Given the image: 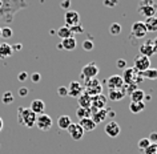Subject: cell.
<instances>
[{"mask_svg":"<svg viewBox=\"0 0 157 154\" xmlns=\"http://www.w3.org/2000/svg\"><path fill=\"white\" fill-rule=\"evenodd\" d=\"M71 124H72V121H71V117L69 116H65V114H63V116L59 117L57 125H59V128H60L61 130H67Z\"/></svg>","mask_w":157,"mask_h":154,"instance_id":"obj_26","label":"cell"},{"mask_svg":"<svg viewBox=\"0 0 157 154\" xmlns=\"http://www.w3.org/2000/svg\"><path fill=\"white\" fill-rule=\"evenodd\" d=\"M13 49L12 45L8 44V43H2L0 44V58H8L12 56Z\"/></svg>","mask_w":157,"mask_h":154,"instance_id":"obj_21","label":"cell"},{"mask_svg":"<svg viewBox=\"0 0 157 154\" xmlns=\"http://www.w3.org/2000/svg\"><path fill=\"white\" fill-rule=\"evenodd\" d=\"M84 92L88 94V96H97V94H101V90H103V86H101V82L97 80V78H91V80H85L84 81Z\"/></svg>","mask_w":157,"mask_h":154,"instance_id":"obj_4","label":"cell"},{"mask_svg":"<svg viewBox=\"0 0 157 154\" xmlns=\"http://www.w3.org/2000/svg\"><path fill=\"white\" fill-rule=\"evenodd\" d=\"M107 101H108L107 96H104L103 93L97 94V96H93L91 98V106L95 109H104L107 106Z\"/></svg>","mask_w":157,"mask_h":154,"instance_id":"obj_14","label":"cell"},{"mask_svg":"<svg viewBox=\"0 0 157 154\" xmlns=\"http://www.w3.org/2000/svg\"><path fill=\"white\" fill-rule=\"evenodd\" d=\"M3 126H4V122H3V118L0 117V132L3 130Z\"/></svg>","mask_w":157,"mask_h":154,"instance_id":"obj_50","label":"cell"},{"mask_svg":"<svg viewBox=\"0 0 157 154\" xmlns=\"http://www.w3.org/2000/svg\"><path fill=\"white\" fill-rule=\"evenodd\" d=\"M31 80H32V82H39L41 80V74L37 73V72L32 73V74H31Z\"/></svg>","mask_w":157,"mask_h":154,"instance_id":"obj_41","label":"cell"},{"mask_svg":"<svg viewBox=\"0 0 157 154\" xmlns=\"http://www.w3.org/2000/svg\"><path fill=\"white\" fill-rule=\"evenodd\" d=\"M137 86L139 85H136V84H124L123 85V90H124L125 96H129L132 92H135V90L137 89Z\"/></svg>","mask_w":157,"mask_h":154,"instance_id":"obj_33","label":"cell"},{"mask_svg":"<svg viewBox=\"0 0 157 154\" xmlns=\"http://www.w3.org/2000/svg\"><path fill=\"white\" fill-rule=\"evenodd\" d=\"M91 98H92L91 96H88L85 92H83L77 97L78 106H80V108H91Z\"/></svg>","mask_w":157,"mask_h":154,"instance_id":"obj_23","label":"cell"},{"mask_svg":"<svg viewBox=\"0 0 157 154\" xmlns=\"http://www.w3.org/2000/svg\"><path fill=\"white\" fill-rule=\"evenodd\" d=\"M148 140L151 141V144H156L157 142V133H155V132L151 133L149 134V137H148Z\"/></svg>","mask_w":157,"mask_h":154,"instance_id":"obj_45","label":"cell"},{"mask_svg":"<svg viewBox=\"0 0 157 154\" xmlns=\"http://www.w3.org/2000/svg\"><path fill=\"white\" fill-rule=\"evenodd\" d=\"M148 31L145 28V24L144 21H136L132 24V28H131V37L133 39H143L147 36Z\"/></svg>","mask_w":157,"mask_h":154,"instance_id":"obj_7","label":"cell"},{"mask_svg":"<svg viewBox=\"0 0 157 154\" xmlns=\"http://www.w3.org/2000/svg\"><path fill=\"white\" fill-rule=\"evenodd\" d=\"M116 64H117V68L119 69H125V66H127V61L121 58V60H117Z\"/></svg>","mask_w":157,"mask_h":154,"instance_id":"obj_44","label":"cell"},{"mask_svg":"<svg viewBox=\"0 0 157 154\" xmlns=\"http://www.w3.org/2000/svg\"><path fill=\"white\" fill-rule=\"evenodd\" d=\"M131 97V102H144V98H145V92L137 88L135 92H132L129 94Z\"/></svg>","mask_w":157,"mask_h":154,"instance_id":"obj_24","label":"cell"},{"mask_svg":"<svg viewBox=\"0 0 157 154\" xmlns=\"http://www.w3.org/2000/svg\"><path fill=\"white\" fill-rule=\"evenodd\" d=\"M35 125H36L37 129L41 130V132H48V130L52 128L53 121H52V118H51L49 114L43 113V114H39L36 117V124Z\"/></svg>","mask_w":157,"mask_h":154,"instance_id":"obj_6","label":"cell"},{"mask_svg":"<svg viewBox=\"0 0 157 154\" xmlns=\"http://www.w3.org/2000/svg\"><path fill=\"white\" fill-rule=\"evenodd\" d=\"M67 89H68V96H71V97H76V98L84 92L83 85H81L78 81H71V82H69V85L67 86Z\"/></svg>","mask_w":157,"mask_h":154,"instance_id":"obj_12","label":"cell"},{"mask_svg":"<svg viewBox=\"0 0 157 154\" xmlns=\"http://www.w3.org/2000/svg\"><path fill=\"white\" fill-rule=\"evenodd\" d=\"M156 154H157V152H156Z\"/></svg>","mask_w":157,"mask_h":154,"instance_id":"obj_54","label":"cell"},{"mask_svg":"<svg viewBox=\"0 0 157 154\" xmlns=\"http://www.w3.org/2000/svg\"><path fill=\"white\" fill-rule=\"evenodd\" d=\"M57 94L60 97H67L68 96V89H67V86H60V88L57 89Z\"/></svg>","mask_w":157,"mask_h":154,"instance_id":"obj_40","label":"cell"},{"mask_svg":"<svg viewBox=\"0 0 157 154\" xmlns=\"http://www.w3.org/2000/svg\"><path fill=\"white\" fill-rule=\"evenodd\" d=\"M124 97H125V93L123 88H120V89H109L107 98H109L111 101H121Z\"/></svg>","mask_w":157,"mask_h":154,"instance_id":"obj_20","label":"cell"},{"mask_svg":"<svg viewBox=\"0 0 157 154\" xmlns=\"http://www.w3.org/2000/svg\"><path fill=\"white\" fill-rule=\"evenodd\" d=\"M67 132L69 133V136L72 137V140H75V141H80V140H83L84 133H85L80 125H78V124H73V122L68 126Z\"/></svg>","mask_w":157,"mask_h":154,"instance_id":"obj_10","label":"cell"},{"mask_svg":"<svg viewBox=\"0 0 157 154\" xmlns=\"http://www.w3.org/2000/svg\"><path fill=\"white\" fill-rule=\"evenodd\" d=\"M0 37H2V27H0Z\"/></svg>","mask_w":157,"mask_h":154,"instance_id":"obj_53","label":"cell"},{"mask_svg":"<svg viewBox=\"0 0 157 154\" xmlns=\"http://www.w3.org/2000/svg\"><path fill=\"white\" fill-rule=\"evenodd\" d=\"M64 21H65L67 27L77 25V24H80V15H78V12H76V11L68 9V11H65V13H64Z\"/></svg>","mask_w":157,"mask_h":154,"instance_id":"obj_9","label":"cell"},{"mask_svg":"<svg viewBox=\"0 0 157 154\" xmlns=\"http://www.w3.org/2000/svg\"><path fill=\"white\" fill-rule=\"evenodd\" d=\"M156 152H157V144H151L147 149L143 150V152H140V153H143V154H156Z\"/></svg>","mask_w":157,"mask_h":154,"instance_id":"obj_37","label":"cell"},{"mask_svg":"<svg viewBox=\"0 0 157 154\" xmlns=\"http://www.w3.org/2000/svg\"><path fill=\"white\" fill-rule=\"evenodd\" d=\"M121 31H123V27H121V24H119V23H113V24H111V27H109V33H111L112 36H119L121 33Z\"/></svg>","mask_w":157,"mask_h":154,"instance_id":"obj_31","label":"cell"},{"mask_svg":"<svg viewBox=\"0 0 157 154\" xmlns=\"http://www.w3.org/2000/svg\"><path fill=\"white\" fill-rule=\"evenodd\" d=\"M119 0H104V6L108 7V8H113V7L117 6Z\"/></svg>","mask_w":157,"mask_h":154,"instance_id":"obj_39","label":"cell"},{"mask_svg":"<svg viewBox=\"0 0 157 154\" xmlns=\"http://www.w3.org/2000/svg\"><path fill=\"white\" fill-rule=\"evenodd\" d=\"M139 73L137 70L133 68H127L124 70L123 76H121V78H123L124 84H135V78H136V74Z\"/></svg>","mask_w":157,"mask_h":154,"instance_id":"obj_15","label":"cell"},{"mask_svg":"<svg viewBox=\"0 0 157 154\" xmlns=\"http://www.w3.org/2000/svg\"><path fill=\"white\" fill-rule=\"evenodd\" d=\"M27 94H28V89L27 88H20L19 89V96L20 97H27Z\"/></svg>","mask_w":157,"mask_h":154,"instance_id":"obj_46","label":"cell"},{"mask_svg":"<svg viewBox=\"0 0 157 154\" xmlns=\"http://www.w3.org/2000/svg\"><path fill=\"white\" fill-rule=\"evenodd\" d=\"M78 125L83 128L84 132H93V130L96 129V124L95 121L92 120L91 117L88 118H83V120H80V122H78Z\"/></svg>","mask_w":157,"mask_h":154,"instance_id":"obj_19","label":"cell"},{"mask_svg":"<svg viewBox=\"0 0 157 154\" xmlns=\"http://www.w3.org/2000/svg\"><path fill=\"white\" fill-rule=\"evenodd\" d=\"M21 48H23V45L20 44V43H17V44H15V45L12 47V49H13V51H20Z\"/></svg>","mask_w":157,"mask_h":154,"instance_id":"obj_47","label":"cell"},{"mask_svg":"<svg viewBox=\"0 0 157 154\" xmlns=\"http://www.w3.org/2000/svg\"><path fill=\"white\" fill-rule=\"evenodd\" d=\"M107 84H108L109 89H120V88H123L124 81H123V78H121V76L113 74V76H111L107 80Z\"/></svg>","mask_w":157,"mask_h":154,"instance_id":"obj_16","label":"cell"},{"mask_svg":"<svg viewBox=\"0 0 157 154\" xmlns=\"http://www.w3.org/2000/svg\"><path fill=\"white\" fill-rule=\"evenodd\" d=\"M93 48H95V44H93V41L92 40H89V39H87V40H84L83 41V49L84 51H92Z\"/></svg>","mask_w":157,"mask_h":154,"instance_id":"obj_38","label":"cell"},{"mask_svg":"<svg viewBox=\"0 0 157 154\" xmlns=\"http://www.w3.org/2000/svg\"><path fill=\"white\" fill-rule=\"evenodd\" d=\"M36 114H35L29 108H17V121L19 124L25 126V128H32L36 124Z\"/></svg>","mask_w":157,"mask_h":154,"instance_id":"obj_2","label":"cell"},{"mask_svg":"<svg viewBox=\"0 0 157 154\" xmlns=\"http://www.w3.org/2000/svg\"><path fill=\"white\" fill-rule=\"evenodd\" d=\"M144 24H145V28H147L148 32H157V16L145 19Z\"/></svg>","mask_w":157,"mask_h":154,"instance_id":"obj_22","label":"cell"},{"mask_svg":"<svg viewBox=\"0 0 157 154\" xmlns=\"http://www.w3.org/2000/svg\"><path fill=\"white\" fill-rule=\"evenodd\" d=\"M76 116H77V118H80V120L91 117V116H92L91 109H89V108H78V109L76 110Z\"/></svg>","mask_w":157,"mask_h":154,"instance_id":"obj_30","label":"cell"},{"mask_svg":"<svg viewBox=\"0 0 157 154\" xmlns=\"http://www.w3.org/2000/svg\"><path fill=\"white\" fill-rule=\"evenodd\" d=\"M69 29H71V33H72V36H75V35L84 33V27L81 25V23H80V24H77V25L69 27Z\"/></svg>","mask_w":157,"mask_h":154,"instance_id":"obj_34","label":"cell"},{"mask_svg":"<svg viewBox=\"0 0 157 154\" xmlns=\"http://www.w3.org/2000/svg\"><path fill=\"white\" fill-rule=\"evenodd\" d=\"M100 69L97 64L95 61H91L88 62L87 65L83 66V69H81V78L85 81V80H91V78H96V76L99 74Z\"/></svg>","mask_w":157,"mask_h":154,"instance_id":"obj_5","label":"cell"},{"mask_svg":"<svg viewBox=\"0 0 157 154\" xmlns=\"http://www.w3.org/2000/svg\"><path fill=\"white\" fill-rule=\"evenodd\" d=\"M51 35H56V31H55V29H51Z\"/></svg>","mask_w":157,"mask_h":154,"instance_id":"obj_52","label":"cell"},{"mask_svg":"<svg viewBox=\"0 0 157 154\" xmlns=\"http://www.w3.org/2000/svg\"><path fill=\"white\" fill-rule=\"evenodd\" d=\"M2 101H3V104H6V105L12 104V102H13V94H12V92H4V93H3Z\"/></svg>","mask_w":157,"mask_h":154,"instance_id":"obj_32","label":"cell"},{"mask_svg":"<svg viewBox=\"0 0 157 154\" xmlns=\"http://www.w3.org/2000/svg\"><path fill=\"white\" fill-rule=\"evenodd\" d=\"M69 6H71V0H63L61 4H60L61 8H63V9H65V11H68Z\"/></svg>","mask_w":157,"mask_h":154,"instance_id":"obj_43","label":"cell"},{"mask_svg":"<svg viewBox=\"0 0 157 154\" xmlns=\"http://www.w3.org/2000/svg\"><path fill=\"white\" fill-rule=\"evenodd\" d=\"M133 68H135L137 72L143 73L144 70H147L148 68H151V58L147 56H143V54H139L135 58V62H133Z\"/></svg>","mask_w":157,"mask_h":154,"instance_id":"obj_8","label":"cell"},{"mask_svg":"<svg viewBox=\"0 0 157 154\" xmlns=\"http://www.w3.org/2000/svg\"><path fill=\"white\" fill-rule=\"evenodd\" d=\"M57 49H63V45H61V43H60V44H57Z\"/></svg>","mask_w":157,"mask_h":154,"instance_id":"obj_51","label":"cell"},{"mask_svg":"<svg viewBox=\"0 0 157 154\" xmlns=\"http://www.w3.org/2000/svg\"><path fill=\"white\" fill-rule=\"evenodd\" d=\"M12 29L10 28L8 25H6V27H3L2 28V37L3 39H10V37H12Z\"/></svg>","mask_w":157,"mask_h":154,"instance_id":"obj_36","label":"cell"},{"mask_svg":"<svg viewBox=\"0 0 157 154\" xmlns=\"http://www.w3.org/2000/svg\"><path fill=\"white\" fill-rule=\"evenodd\" d=\"M29 109L32 110V112L36 114V116H39V114H43L45 110V104L43 100H39V98H36V100H33L32 102H31V106Z\"/></svg>","mask_w":157,"mask_h":154,"instance_id":"obj_17","label":"cell"},{"mask_svg":"<svg viewBox=\"0 0 157 154\" xmlns=\"http://www.w3.org/2000/svg\"><path fill=\"white\" fill-rule=\"evenodd\" d=\"M104 130H105V134H107L108 137L115 138V137H117V136H119V134H120V132H121V128H120V125L117 124L116 121H109L108 124L105 125Z\"/></svg>","mask_w":157,"mask_h":154,"instance_id":"obj_11","label":"cell"},{"mask_svg":"<svg viewBox=\"0 0 157 154\" xmlns=\"http://www.w3.org/2000/svg\"><path fill=\"white\" fill-rule=\"evenodd\" d=\"M157 51L155 49V47H153V41L152 40H147L144 41L143 44L140 45V54H143V56H147V57H151L153 54H156Z\"/></svg>","mask_w":157,"mask_h":154,"instance_id":"obj_13","label":"cell"},{"mask_svg":"<svg viewBox=\"0 0 157 154\" xmlns=\"http://www.w3.org/2000/svg\"><path fill=\"white\" fill-rule=\"evenodd\" d=\"M61 45H63V49H65V51H73L77 45V41L75 37H68V39L61 40Z\"/></svg>","mask_w":157,"mask_h":154,"instance_id":"obj_25","label":"cell"},{"mask_svg":"<svg viewBox=\"0 0 157 154\" xmlns=\"http://www.w3.org/2000/svg\"><path fill=\"white\" fill-rule=\"evenodd\" d=\"M27 78H28V73H27V72H20V73H19V76H17V80L19 81L24 82Z\"/></svg>","mask_w":157,"mask_h":154,"instance_id":"obj_42","label":"cell"},{"mask_svg":"<svg viewBox=\"0 0 157 154\" xmlns=\"http://www.w3.org/2000/svg\"><path fill=\"white\" fill-rule=\"evenodd\" d=\"M137 9H139V13L143 15L144 17H153L156 16L157 12V3L155 0H140Z\"/></svg>","mask_w":157,"mask_h":154,"instance_id":"obj_3","label":"cell"},{"mask_svg":"<svg viewBox=\"0 0 157 154\" xmlns=\"http://www.w3.org/2000/svg\"><path fill=\"white\" fill-rule=\"evenodd\" d=\"M144 109H145L144 102H131V104H129V110H131L132 113H135V114L141 113Z\"/></svg>","mask_w":157,"mask_h":154,"instance_id":"obj_28","label":"cell"},{"mask_svg":"<svg viewBox=\"0 0 157 154\" xmlns=\"http://www.w3.org/2000/svg\"><path fill=\"white\" fill-rule=\"evenodd\" d=\"M57 36L61 39V40H64V39H68V37H73L72 36V33H71V29H69V27H60V28L57 29Z\"/></svg>","mask_w":157,"mask_h":154,"instance_id":"obj_27","label":"cell"},{"mask_svg":"<svg viewBox=\"0 0 157 154\" xmlns=\"http://www.w3.org/2000/svg\"><path fill=\"white\" fill-rule=\"evenodd\" d=\"M27 7L25 0H0V23H12L15 15Z\"/></svg>","mask_w":157,"mask_h":154,"instance_id":"obj_1","label":"cell"},{"mask_svg":"<svg viewBox=\"0 0 157 154\" xmlns=\"http://www.w3.org/2000/svg\"><path fill=\"white\" fill-rule=\"evenodd\" d=\"M91 118L93 121H95V124H101V122H104L105 121V118H108V110L107 109H99V110H96L95 113L91 116Z\"/></svg>","mask_w":157,"mask_h":154,"instance_id":"obj_18","label":"cell"},{"mask_svg":"<svg viewBox=\"0 0 157 154\" xmlns=\"http://www.w3.org/2000/svg\"><path fill=\"white\" fill-rule=\"evenodd\" d=\"M115 116H116L115 112H112V110H108V117H115Z\"/></svg>","mask_w":157,"mask_h":154,"instance_id":"obj_49","label":"cell"},{"mask_svg":"<svg viewBox=\"0 0 157 154\" xmlns=\"http://www.w3.org/2000/svg\"><path fill=\"white\" fill-rule=\"evenodd\" d=\"M141 74H143V77L147 78V80H157V68H148Z\"/></svg>","mask_w":157,"mask_h":154,"instance_id":"obj_29","label":"cell"},{"mask_svg":"<svg viewBox=\"0 0 157 154\" xmlns=\"http://www.w3.org/2000/svg\"><path fill=\"white\" fill-rule=\"evenodd\" d=\"M152 41H153V47H155V49L157 51V36H156L155 39H153V40H152Z\"/></svg>","mask_w":157,"mask_h":154,"instance_id":"obj_48","label":"cell"},{"mask_svg":"<svg viewBox=\"0 0 157 154\" xmlns=\"http://www.w3.org/2000/svg\"><path fill=\"white\" fill-rule=\"evenodd\" d=\"M141 154H143V153H141Z\"/></svg>","mask_w":157,"mask_h":154,"instance_id":"obj_55","label":"cell"},{"mask_svg":"<svg viewBox=\"0 0 157 154\" xmlns=\"http://www.w3.org/2000/svg\"><path fill=\"white\" fill-rule=\"evenodd\" d=\"M149 145H151V141H149L148 138H141V140L139 141V144H137V146H139V150H140V152H143V150H145Z\"/></svg>","mask_w":157,"mask_h":154,"instance_id":"obj_35","label":"cell"}]
</instances>
